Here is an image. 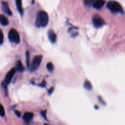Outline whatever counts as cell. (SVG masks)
Listing matches in <instances>:
<instances>
[{
  "instance_id": "obj_19",
  "label": "cell",
  "mask_w": 125,
  "mask_h": 125,
  "mask_svg": "<svg viewBox=\"0 0 125 125\" xmlns=\"http://www.w3.org/2000/svg\"><path fill=\"white\" fill-rule=\"evenodd\" d=\"M15 113H16V114H17V115H18V116H20V115H21L20 113V112H18V111H15Z\"/></svg>"
},
{
  "instance_id": "obj_8",
  "label": "cell",
  "mask_w": 125,
  "mask_h": 125,
  "mask_svg": "<svg viewBox=\"0 0 125 125\" xmlns=\"http://www.w3.org/2000/svg\"><path fill=\"white\" fill-rule=\"evenodd\" d=\"M2 9H3V11L6 13H7L9 15H12V12L10 11L9 8V6L8 3L6 1H2Z\"/></svg>"
},
{
  "instance_id": "obj_18",
  "label": "cell",
  "mask_w": 125,
  "mask_h": 125,
  "mask_svg": "<svg viewBox=\"0 0 125 125\" xmlns=\"http://www.w3.org/2000/svg\"><path fill=\"white\" fill-rule=\"evenodd\" d=\"M4 42V35L3 33L1 31V29H0V45L2 44Z\"/></svg>"
},
{
  "instance_id": "obj_15",
  "label": "cell",
  "mask_w": 125,
  "mask_h": 125,
  "mask_svg": "<svg viewBox=\"0 0 125 125\" xmlns=\"http://www.w3.org/2000/svg\"><path fill=\"white\" fill-rule=\"evenodd\" d=\"M26 65L27 67L28 68H30V55H29V53L28 51H26Z\"/></svg>"
},
{
  "instance_id": "obj_7",
  "label": "cell",
  "mask_w": 125,
  "mask_h": 125,
  "mask_svg": "<svg viewBox=\"0 0 125 125\" xmlns=\"http://www.w3.org/2000/svg\"><path fill=\"white\" fill-rule=\"evenodd\" d=\"M105 3L104 0H94L93 1V7L96 9H100L103 7Z\"/></svg>"
},
{
  "instance_id": "obj_4",
  "label": "cell",
  "mask_w": 125,
  "mask_h": 125,
  "mask_svg": "<svg viewBox=\"0 0 125 125\" xmlns=\"http://www.w3.org/2000/svg\"><path fill=\"white\" fill-rule=\"evenodd\" d=\"M43 56L42 55H37L32 60V62L31 63V66L30 68L32 71H36L39 67L40 66V64H41Z\"/></svg>"
},
{
  "instance_id": "obj_3",
  "label": "cell",
  "mask_w": 125,
  "mask_h": 125,
  "mask_svg": "<svg viewBox=\"0 0 125 125\" xmlns=\"http://www.w3.org/2000/svg\"><path fill=\"white\" fill-rule=\"evenodd\" d=\"M9 39L12 42L15 44H19L20 42V37L18 32L15 29H11L8 33Z\"/></svg>"
},
{
  "instance_id": "obj_16",
  "label": "cell",
  "mask_w": 125,
  "mask_h": 125,
  "mask_svg": "<svg viewBox=\"0 0 125 125\" xmlns=\"http://www.w3.org/2000/svg\"><path fill=\"white\" fill-rule=\"evenodd\" d=\"M46 67H47V69L50 72H52L54 70V65L51 62H48L47 65H46Z\"/></svg>"
},
{
  "instance_id": "obj_20",
  "label": "cell",
  "mask_w": 125,
  "mask_h": 125,
  "mask_svg": "<svg viewBox=\"0 0 125 125\" xmlns=\"http://www.w3.org/2000/svg\"><path fill=\"white\" fill-rule=\"evenodd\" d=\"M45 125H46V124H45Z\"/></svg>"
},
{
  "instance_id": "obj_6",
  "label": "cell",
  "mask_w": 125,
  "mask_h": 125,
  "mask_svg": "<svg viewBox=\"0 0 125 125\" xmlns=\"http://www.w3.org/2000/svg\"><path fill=\"white\" fill-rule=\"evenodd\" d=\"M16 72V69L12 68L7 72V74H6V77H5L4 79V83H6V85H8L10 83L11 80L13 78V77L14 76Z\"/></svg>"
},
{
  "instance_id": "obj_17",
  "label": "cell",
  "mask_w": 125,
  "mask_h": 125,
  "mask_svg": "<svg viewBox=\"0 0 125 125\" xmlns=\"http://www.w3.org/2000/svg\"><path fill=\"white\" fill-rule=\"evenodd\" d=\"M5 115V110L2 105L0 104V116H4Z\"/></svg>"
},
{
  "instance_id": "obj_10",
  "label": "cell",
  "mask_w": 125,
  "mask_h": 125,
  "mask_svg": "<svg viewBox=\"0 0 125 125\" xmlns=\"http://www.w3.org/2000/svg\"><path fill=\"white\" fill-rule=\"evenodd\" d=\"M33 113L32 112H26L23 116V120L26 122H29L33 118Z\"/></svg>"
},
{
  "instance_id": "obj_14",
  "label": "cell",
  "mask_w": 125,
  "mask_h": 125,
  "mask_svg": "<svg viewBox=\"0 0 125 125\" xmlns=\"http://www.w3.org/2000/svg\"><path fill=\"white\" fill-rule=\"evenodd\" d=\"M84 87L87 90H91L92 89V85L89 80H85L84 83Z\"/></svg>"
},
{
  "instance_id": "obj_13",
  "label": "cell",
  "mask_w": 125,
  "mask_h": 125,
  "mask_svg": "<svg viewBox=\"0 0 125 125\" xmlns=\"http://www.w3.org/2000/svg\"><path fill=\"white\" fill-rule=\"evenodd\" d=\"M17 70L19 72H23L24 70V66H23V64L21 62V61H18L17 64Z\"/></svg>"
},
{
  "instance_id": "obj_12",
  "label": "cell",
  "mask_w": 125,
  "mask_h": 125,
  "mask_svg": "<svg viewBox=\"0 0 125 125\" xmlns=\"http://www.w3.org/2000/svg\"><path fill=\"white\" fill-rule=\"evenodd\" d=\"M0 23L3 26H7L9 24L7 18L2 14H0Z\"/></svg>"
},
{
  "instance_id": "obj_1",
  "label": "cell",
  "mask_w": 125,
  "mask_h": 125,
  "mask_svg": "<svg viewBox=\"0 0 125 125\" xmlns=\"http://www.w3.org/2000/svg\"><path fill=\"white\" fill-rule=\"evenodd\" d=\"M49 21L48 15L45 11H40L37 15L35 25L37 27H45L48 25Z\"/></svg>"
},
{
  "instance_id": "obj_9",
  "label": "cell",
  "mask_w": 125,
  "mask_h": 125,
  "mask_svg": "<svg viewBox=\"0 0 125 125\" xmlns=\"http://www.w3.org/2000/svg\"><path fill=\"white\" fill-rule=\"evenodd\" d=\"M48 38L50 41L52 43H55L56 40H57V36H56V34L53 30H51V29L48 31Z\"/></svg>"
},
{
  "instance_id": "obj_5",
  "label": "cell",
  "mask_w": 125,
  "mask_h": 125,
  "mask_svg": "<svg viewBox=\"0 0 125 125\" xmlns=\"http://www.w3.org/2000/svg\"><path fill=\"white\" fill-rule=\"evenodd\" d=\"M92 21L94 25L95 26V27H96L97 28L102 27L105 23L103 18H101L100 16L98 15H95L93 17Z\"/></svg>"
},
{
  "instance_id": "obj_2",
  "label": "cell",
  "mask_w": 125,
  "mask_h": 125,
  "mask_svg": "<svg viewBox=\"0 0 125 125\" xmlns=\"http://www.w3.org/2000/svg\"><path fill=\"white\" fill-rule=\"evenodd\" d=\"M107 7L113 13H118L123 11L122 6L115 1H110L107 2Z\"/></svg>"
},
{
  "instance_id": "obj_11",
  "label": "cell",
  "mask_w": 125,
  "mask_h": 125,
  "mask_svg": "<svg viewBox=\"0 0 125 125\" xmlns=\"http://www.w3.org/2000/svg\"><path fill=\"white\" fill-rule=\"evenodd\" d=\"M16 6H17V9L18 12L21 15H23V9L22 6V1L21 0H15Z\"/></svg>"
}]
</instances>
